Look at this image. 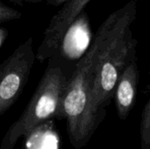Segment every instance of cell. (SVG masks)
Wrapping results in <instances>:
<instances>
[{
	"label": "cell",
	"instance_id": "1",
	"mask_svg": "<svg viewBox=\"0 0 150 149\" xmlns=\"http://www.w3.org/2000/svg\"><path fill=\"white\" fill-rule=\"evenodd\" d=\"M137 16V1L131 0L111 13L98 27L91 94L94 106L104 112L112 99L117 81L130 57L137 53L131 26Z\"/></svg>",
	"mask_w": 150,
	"mask_h": 149
},
{
	"label": "cell",
	"instance_id": "2",
	"mask_svg": "<svg viewBox=\"0 0 150 149\" xmlns=\"http://www.w3.org/2000/svg\"><path fill=\"white\" fill-rule=\"evenodd\" d=\"M75 66L58 52L48 58L33 97L21 116L7 131L0 149H12L23 135L54 118H62V98Z\"/></svg>",
	"mask_w": 150,
	"mask_h": 149
},
{
	"label": "cell",
	"instance_id": "3",
	"mask_svg": "<svg viewBox=\"0 0 150 149\" xmlns=\"http://www.w3.org/2000/svg\"><path fill=\"white\" fill-rule=\"evenodd\" d=\"M96 52L97 41L94 39L76 63L62 98V118L66 119L70 141L75 147H80L87 141L103 112L94 106L91 94Z\"/></svg>",
	"mask_w": 150,
	"mask_h": 149
},
{
	"label": "cell",
	"instance_id": "4",
	"mask_svg": "<svg viewBox=\"0 0 150 149\" xmlns=\"http://www.w3.org/2000/svg\"><path fill=\"white\" fill-rule=\"evenodd\" d=\"M34 61L33 38L30 36L0 64V116L12 106L24 91Z\"/></svg>",
	"mask_w": 150,
	"mask_h": 149
},
{
	"label": "cell",
	"instance_id": "5",
	"mask_svg": "<svg viewBox=\"0 0 150 149\" xmlns=\"http://www.w3.org/2000/svg\"><path fill=\"white\" fill-rule=\"evenodd\" d=\"M90 1L69 0L63 4L62 8L52 18L45 30L44 37L35 54V59L42 62L58 52L69 29Z\"/></svg>",
	"mask_w": 150,
	"mask_h": 149
},
{
	"label": "cell",
	"instance_id": "6",
	"mask_svg": "<svg viewBox=\"0 0 150 149\" xmlns=\"http://www.w3.org/2000/svg\"><path fill=\"white\" fill-rule=\"evenodd\" d=\"M140 73L137 62V53L134 54L124 67L114 90L113 99L118 115L124 120L133 109L137 96Z\"/></svg>",
	"mask_w": 150,
	"mask_h": 149
},
{
	"label": "cell",
	"instance_id": "7",
	"mask_svg": "<svg viewBox=\"0 0 150 149\" xmlns=\"http://www.w3.org/2000/svg\"><path fill=\"white\" fill-rule=\"evenodd\" d=\"M142 149H150V100L146 103L141 120Z\"/></svg>",
	"mask_w": 150,
	"mask_h": 149
},
{
	"label": "cell",
	"instance_id": "8",
	"mask_svg": "<svg viewBox=\"0 0 150 149\" xmlns=\"http://www.w3.org/2000/svg\"><path fill=\"white\" fill-rule=\"evenodd\" d=\"M21 17L22 13L19 11L11 8L0 1V25L15 19H18Z\"/></svg>",
	"mask_w": 150,
	"mask_h": 149
},
{
	"label": "cell",
	"instance_id": "9",
	"mask_svg": "<svg viewBox=\"0 0 150 149\" xmlns=\"http://www.w3.org/2000/svg\"><path fill=\"white\" fill-rule=\"evenodd\" d=\"M42 1L44 0H10V2L19 6H23L25 4H38Z\"/></svg>",
	"mask_w": 150,
	"mask_h": 149
},
{
	"label": "cell",
	"instance_id": "10",
	"mask_svg": "<svg viewBox=\"0 0 150 149\" xmlns=\"http://www.w3.org/2000/svg\"><path fill=\"white\" fill-rule=\"evenodd\" d=\"M69 0H46V3L47 4L53 5V6H60L65 4Z\"/></svg>",
	"mask_w": 150,
	"mask_h": 149
},
{
	"label": "cell",
	"instance_id": "11",
	"mask_svg": "<svg viewBox=\"0 0 150 149\" xmlns=\"http://www.w3.org/2000/svg\"><path fill=\"white\" fill-rule=\"evenodd\" d=\"M6 36H7V31L5 30V28H0V47L4 43Z\"/></svg>",
	"mask_w": 150,
	"mask_h": 149
}]
</instances>
